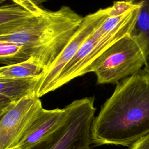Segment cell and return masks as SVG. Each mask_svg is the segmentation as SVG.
Listing matches in <instances>:
<instances>
[{"instance_id": "obj_9", "label": "cell", "mask_w": 149, "mask_h": 149, "mask_svg": "<svg viewBox=\"0 0 149 149\" xmlns=\"http://www.w3.org/2000/svg\"><path fill=\"white\" fill-rule=\"evenodd\" d=\"M43 75L24 78L0 77V115L23 98L36 94Z\"/></svg>"}, {"instance_id": "obj_7", "label": "cell", "mask_w": 149, "mask_h": 149, "mask_svg": "<svg viewBox=\"0 0 149 149\" xmlns=\"http://www.w3.org/2000/svg\"><path fill=\"white\" fill-rule=\"evenodd\" d=\"M69 115L66 105L62 109H43L24 135L16 149H35L50 139L65 123Z\"/></svg>"}, {"instance_id": "obj_13", "label": "cell", "mask_w": 149, "mask_h": 149, "mask_svg": "<svg viewBox=\"0 0 149 149\" xmlns=\"http://www.w3.org/2000/svg\"><path fill=\"white\" fill-rule=\"evenodd\" d=\"M137 4H133L127 0L116 1L111 6L109 16H117L137 6Z\"/></svg>"}, {"instance_id": "obj_8", "label": "cell", "mask_w": 149, "mask_h": 149, "mask_svg": "<svg viewBox=\"0 0 149 149\" xmlns=\"http://www.w3.org/2000/svg\"><path fill=\"white\" fill-rule=\"evenodd\" d=\"M10 1L0 8V36L20 31L42 9L30 0Z\"/></svg>"}, {"instance_id": "obj_6", "label": "cell", "mask_w": 149, "mask_h": 149, "mask_svg": "<svg viewBox=\"0 0 149 149\" xmlns=\"http://www.w3.org/2000/svg\"><path fill=\"white\" fill-rule=\"evenodd\" d=\"M111 6L101 8L84 17L82 23L72 39L41 80L36 93L39 98L51 91L53 84L65 66L74 56L88 37L109 16Z\"/></svg>"}, {"instance_id": "obj_12", "label": "cell", "mask_w": 149, "mask_h": 149, "mask_svg": "<svg viewBox=\"0 0 149 149\" xmlns=\"http://www.w3.org/2000/svg\"><path fill=\"white\" fill-rule=\"evenodd\" d=\"M29 58L23 47L16 42L0 40V62L4 66L23 62Z\"/></svg>"}, {"instance_id": "obj_14", "label": "cell", "mask_w": 149, "mask_h": 149, "mask_svg": "<svg viewBox=\"0 0 149 149\" xmlns=\"http://www.w3.org/2000/svg\"><path fill=\"white\" fill-rule=\"evenodd\" d=\"M129 149H149V134L133 143Z\"/></svg>"}, {"instance_id": "obj_15", "label": "cell", "mask_w": 149, "mask_h": 149, "mask_svg": "<svg viewBox=\"0 0 149 149\" xmlns=\"http://www.w3.org/2000/svg\"><path fill=\"white\" fill-rule=\"evenodd\" d=\"M6 1H8V0H0V3H3V2ZM30 1H31L32 2L35 3L36 5H40L41 3H42L44 2H47L49 0H30Z\"/></svg>"}, {"instance_id": "obj_1", "label": "cell", "mask_w": 149, "mask_h": 149, "mask_svg": "<svg viewBox=\"0 0 149 149\" xmlns=\"http://www.w3.org/2000/svg\"><path fill=\"white\" fill-rule=\"evenodd\" d=\"M116 84L93 121L95 146L130 147L149 134V73L141 69Z\"/></svg>"}, {"instance_id": "obj_11", "label": "cell", "mask_w": 149, "mask_h": 149, "mask_svg": "<svg viewBox=\"0 0 149 149\" xmlns=\"http://www.w3.org/2000/svg\"><path fill=\"white\" fill-rule=\"evenodd\" d=\"M127 1L140 5L138 16L130 34L141 36L146 42L148 55L143 69L149 73V0Z\"/></svg>"}, {"instance_id": "obj_10", "label": "cell", "mask_w": 149, "mask_h": 149, "mask_svg": "<svg viewBox=\"0 0 149 149\" xmlns=\"http://www.w3.org/2000/svg\"><path fill=\"white\" fill-rule=\"evenodd\" d=\"M45 75V70L33 57L16 64L1 66L0 77L24 78Z\"/></svg>"}, {"instance_id": "obj_2", "label": "cell", "mask_w": 149, "mask_h": 149, "mask_svg": "<svg viewBox=\"0 0 149 149\" xmlns=\"http://www.w3.org/2000/svg\"><path fill=\"white\" fill-rule=\"evenodd\" d=\"M83 20L84 17L67 6L55 11L42 8L23 29L0 36V40L21 45L29 58L39 63L45 74Z\"/></svg>"}, {"instance_id": "obj_4", "label": "cell", "mask_w": 149, "mask_h": 149, "mask_svg": "<svg viewBox=\"0 0 149 149\" xmlns=\"http://www.w3.org/2000/svg\"><path fill=\"white\" fill-rule=\"evenodd\" d=\"M63 126L38 149H90L91 127L96 110L94 97L73 101Z\"/></svg>"}, {"instance_id": "obj_16", "label": "cell", "mask_w": 149, "mask_h": 149, "mask_svg": "<svg viewBox=\"0 0 149 149\" xmlns=\"http://www.w3.org/2000/svg\"><path fill=\"white\" fill-rule=\"evenodd\" d=\"M13 149H16V148H13ZM35 149H38V148H35Z\"/></svg>"}, {"instance_id": "obj_5", "label": "cell", "mask_w": 149, "mask_h": 149, "mask_svg": "<svg viewBox=\"0 0 149 149\" xmlns=\"http://www.w3.org/2000/svg\"><path fill=\"white\" fill-rule=\"evenodd\" d=\"M36 95L23 98L0 115V149H13L43 109Z\"/></svg>"}, {"instance_id": "obj_3", "label": "cell", "mask_w": 149, "mask_h": 149, "mask_svg": "<svg viewBox=\"0 0 149 149\" xmlns=\"http://www.w3.org/2000/svg\"><path fill=\"white\" fill-rule=\"evenodd\" d=\"M148 52L140 36L128 34L105 51L90 68L98 84L118 83L144 66Z\"/></svg>"}]
</instances>
